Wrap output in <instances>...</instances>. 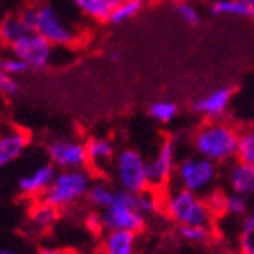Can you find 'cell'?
<instances>
[{
  "label": "cell",
  "mask_w": 254,
  "mask_h": 254,
  "mask_svg": "<svg viewBox=\"0 0 254 254\" xmlns=\"http://www.w3.org/2000/svg\"><path fill=\"white\" fill-rule=\"evenodd\" d=\"M47 158L59 171L84 169L89 164L87 144L76 139H52L47 142Z\"/></svg>",
  "instance_id": "6"
},
{
  "label": "cell",
  "mask_w": 254,
  "mask_h": 254,
  "mask_svg": "<svg viewBox=\"0 0 254 254\" xmlns=\"http://www.w3.org/2000/svg\"><path fill=\"white\" fill-rule=\"evenodd\" d=\"M238 140L240 131L237 128L217 119H210L195 130L192 137V148L201 157L210 158L215 164H224L237 157Z\"/></svg>",
  "instance_id": "1"
},
{
  "label": "cell",
  "mask_w": 254,
  "mask_h": 254,
  "mask_svg": "<svg viewBox=\"0 0 254 254\" xmlns=\"http://www.w3.org/2000/svg\"><path fill=\"white\" fill-rule=\"evenodd\" d=\"M228 185L231 192L242 195L254 194V164L244 160H237L228 171Z\"/></svg>",
  "instance_id": "15"
},
{
  "label": "cell",
  "mask_w": 254,
  "mask_h": 254,
  "mask_svg": "<svg viewBox=\"0 0 254 254\" xmlns=\"http://www.w3.org/2000/svg\"><path fill=\"white\" fill-rule=\"evenodd\" d=\"M38 254H73V253L68 249H59V247H45Z\"/></svg>",
  "instance_id": "35"
},
{
  "label": "cell",
  "mask_w": 254,
  "mask_h": 254,
  "mask_svg": "<svg viewBox=\"0 0 254 254\" xmlns=\"http://www.w3.org/2000/svg\"><path fill=\"white\" fill-rule=\"evenodd\" d=\"M148 112L155 121H158L162 125H167L171 121H174L176 116H178V105L174 102L160 100V102H155L153 105H149Z\"/></svg>",
  "instance_id": "23"
},
{
  "label": "cell",
  "mask_w": 254,
  "mask_h": 254,
  "mask_svg": "<svg viewBox=\"0 0 254 254\" xmlns=\"http://www.w3.org/2000/svg\"><path fill=\"white\" fill-rule=\"evenodd\" d=\"M178 235L190 244H203L210 238L212 231L208 226H178Z\"/></svg>",
  "instance_id": "27"
},
{
  "label": "cell",
  "mask_w": 254,
  "mask_h": 254,
  "mask_svg": "<svg viewBox=\"0 0 254 254\" xmlns=\"http://www.w3.org/2000/svg\"><path fill=\"white\" fill-rule=\"evenodd\" d=\"M164 210L178 226H212L213 212L201 194L187 189H176L164 201Z\"/></svg>",
  "instance_id": "2"
},
{
  "label": "cell",
  "mask_w": 254,
  "mask_h": 254,
  "mask_svg": "<svg viewBox=\"0 0 254 254\" xmlns=\"http://www.w3.org/2000/svg\"><path fill=\"white\" fill-rule=\"evenodd\" d=\"M231 96H233V91L229 87H217L215 91L204 94L199 100H195L194 110L208 119H219L226 114Z\"/></svg>",
  "instance_id": "13"
},
{
  "label": "cell",
  "mask_w": 254,
  "mask_h": 254,
  "mask_svg": "<svg viewBox=\"0 0 254 254\" xmlns=\"http://www.w3.org/2000/svg\"><path fill=\"white\" fill-rule=\"evenodd\" d=\"M102 247L103 254H137L135 233L125 231V229L105 231Z\"/></svg>",
  "instance_id": "16"
},
{
  "label": "cell",
  "mask_w": 254,
  "mask_h": 254,
  "mask_svg": "<svg viewBox=\"0 0 254 254\" xmlns=\"http://www.w3.org/2000/svg\"><path fill=\"white\" fill-rule=\"evenodd\" d=\"M27 32H30L25 27L23 20H21L20 14H7V16L2 20V25H0V38L4 45H13L16 39H20L21 36H25Z\"/></svg>",
  "instance_id": "19"
},
{
  "label": "cell",
  "mask_w": 254,
  "mask_h": 254,
  "mask_svg": "<svg viewBox=\"0 0 254 254\" xmlns=\"http://www.w3.org/2000/svg\"><path fill=\"white\" fill-rule=\"evenodd\" d=\"M213 14H222V16H254L249 5L244 0H215L212 4Z\"/></svg>",
  "instance_id": "21"
},
{
  "label": "cell",
  "mask_w": 254,
  "mask_h": 254,
  "mask_svg": "<svg viewBox=\"0 0 254 254\" xmlns=\"http://www.w3.org/2000/svg\"><path fill=\"white\" fill-rule=\"evenodd\" d=\"M142 9V0H125L123 4L118 5V7L112 9V14H110V23H125V21L131 20L133 16L140 13Z\"/></svg>",
  "instance_id": "24"
},
{
  "label": "cell",
  "mask_w": 254,
  "mask_h": 254,
  "mask_svg": "<svg viewBox=\"0 0 254 254\" xmlns=\"http://www.w3.org/2000/svg\"><path fill=\"white\" fill-rule=\"evenodd\" d=\"M176 14L182 18L189 25H197L201 21V14L194 4H190L189 0H178L176 2Z\"/></svg>",
  "instance_id": "29"
},
{
  "label": "cell",
  "mask_w": 254,
  "mask_h": 254,
  "mask_svg": "<svg viewBox=\"0 0 254 254\" xmlns=\"http://www.w3.org/2000/svg\"><path fill=\"white\" fill-rule=\"evenodd\" d=\"M20 91H21V85L16 76L7 75V73H0V93L4 94L5 98L18 96Z\"/></svg>",
  "instance_id": "31"
},
{
  "label": "cell",
  "mask_w": 254,
  "mask_h": 254,
  "mask_svg": "<svg viewBox=\"0 0 254 254\" xmlns=\"http://www.w3.org/2000/svg\"><path fill=\"white\" fill-rule=\"evenodd\" d=\"M85 144H87L89 164L96 171H105L109 169L110 165H114L118 153H116L112 139H109V137H93Z\"/></svg>",
  "instance_id": "14"
},
{
  "label": "cell",
  "mask_w": 254,
  "mask_h": 254,
  "mask_svg": "<svg viewBox=\"0 0 254 254\" xmlns=\"http://www.w3.org/2000/svg\"><path fill=\"white\" fill-rule=\"evenodd\" d=\"M102 224L105 231L112 229H125L131 233H139L146 224V215L139 210L130 206H110L100 212Z\"/></svg>",
  "instance_id": "10"
},
{
  "label": "cell",
  "mask_w": 254,
  "mask_h": 254,
  "mask_svg": "<svg viewBox=\"0 0 254 254\" xmlns=\"http://www.w3.org/2000/svg\"><path fill=\"white\" fill-rule=\"evenodd\" d=\"M52 45L48 39L43 38L39 32H27L20 39L9 45L11 54L23 59L30 66V69H43L50 64Z\"/></svg>",
  "instance_id": "7"
},
{
  "label": "cell",
  "mask_w": 254,
  "mask_h": 254,
  "mask_svg": "<svg viewBox=\"0 0 254 254\" xmlns=\"http://www.w3.org/2000/svg\"><path fill=\"white\" fill-rule=\"evenodd\" d=\"M105 2L110 5V7L114 9V7H118V5H121V4H123L125 0H105Z\"/></svg>",
  "instance_id": "36"
},
{
  "label": "cell",
  "mask_w": 254,
  "mask_h": 254,
  "mask_svg": "<svg viewBox=\"0 0 254 254\" xmlns=\"http://www.w3.org/2000/svg\"><path fill=\"white\" fill-rule=\"evenodd\" d=\"M174 176L182 189L192 190L195 194H206L208 190H212L217 180V164L201 155L185 157L178 162Z\"/></svg>",
  "instance_id": "5"
},
{
  "label": "cell",
  "mask_w": 254,
  "mask_h": 254,
  "mask_svg": "<svg viewBox=\"0 0 254 254\" xmlns=\"http://www.w3.org/2000/svg\"><path fill=\"white\" fill-rule=\"evenodd\" d=\"M57 219H59V208H55L47 201L36 203L29 212V222L39 231L52 228L57 222Z\"/></svg>",
  "instance_id": "17"
},
{
  "label": "cell",
  "mask_w": 254,
  "mask_h": 254,
  "mask_svg": "<svg viewBox=\"0 0 254 254\" xmlns=\"http://www.w3.org/2000/svg\"><path fill=\"white\" fill-rule=\"evenodd\" d=\"M244 2H246V4L249 5L251 11H253V14H254V0H244Z\"/></svg>",
  "instance_id": "38"
},
{
  "label": "cell",
  "mask_w": 254,
  "mask_h": 254,
  "mask_svg": "<svg viewBox=\"0 0 254 254\" xmlns=\"http://www.w3.org/2000/svg\"><path fill=\"white\" fill-rule=\"evenodd\" d=\"M29 69H30L29 64L13 54H11V57H2V61H0V71L7 73V75L20 76L25 71H29Z\"/></svg>",
  "instance_id": "28"
},
{
  "label": "cell",
  "mask_w": 254,
  "mask_h": 254,
  "mask_svg": "<svg viewBox=\"0 0 254 254\" xmlns=\"http://www.w3.org/2000/svg\"><path fill=\"white\" fill-rule=\"evenodd\" d=\"M206 203L210 206V210L213 212V215H220L226 212V194L220 190H213L206 195Z\"/></svg>",
  "instance_id": "32"
},
{
  "label": "cell",
  "mask_w": 254,
  "mask_h": 254,
  "mask_svg": "<svg viewBox=\"0 0 254 254\" xmlns=\"http://www.w3.org/2000/svg\"><path fill=\"white\" fill-rule=\"evenodd\" d=\"M118 190L119 187H112L107 182H93L91 190L87 194V199L93 206L100 208V210H107V208L114 206L116 199H118Z\"/></svg>",
  "instance_id": "18"
},
{
  "label": "cell",
  "mask_w": 254,
  "mask_h": 254,
  "mask_svg": "<svg viewBox=\"0 0 254 254\" xmlns=\"http://www.w3.org/2000/svg\"><path fill=\"white\" fill-rule=\"evenodd\" d=\"M91 185H93V180H91V174L85 171V167L84 169L57 171L54 183L43 194V201L63 210V208L76 204L78 201L87 197Z\"/></svg>",
  "instance_id": "3"
},
{
  "label": "cell",
  "mask_w": 254,
  "mask_h": 254,
  "mask_svg": "<svg viewBox=\"0 0 254 254\" xmlns=\"http://www.w3.org/2000/svg\"><path fill=\"white\" fill-rule=\"evenodd\" d=\"M237 158H238V160L251 162V164H254V127L240 131Z\"/></svg>",
  "instance_id": "26"
},
{
  "label": "cell",
  "mask_w": 254,
  "mask_h": 254,
  "mask_svg": "<svg viewBox=\"0 0 254 254\" xmlns=\"http://www.w3.org/2000/svg\"><path fill=\"white\" fill-rule=\"evenodd\" d=\"M57 167L48 164L38 165L34 171H30V174H25L18 180V192L25 197H36V195H43L50 189L54 183L55 174H57Z\"/></svg>",
  "instance_id": "11"
},
{
  "label": "cell",
  "mask_w": 254,
  "mask_h": 254,
  "mask_svg": "<svg viewBox=\"0 0 254 254\" xmlns=\"http://www.w3.org/2000/svg\"><path fill=\"white\" fill-rule=\"evenodd\" d=\"M176 144L174 140L165 139L158 148L157 155L148 162V176L153 187H164L176 174Z\"/></svg>",
  "instance_id": "9"
},
{
  "label": "cell",
  "mask_w": 254,
  "mask_h": 254,
  "mask_svg": "<svg viewBox=\"0 0 254 254\" xmlns=\"http://www.w3.org/2000/svg\"><path fill=\"white\" fill-rule=\"evenodd\" d=\"M238 251L240 254H254V212L247 213L242 220L238 235Z\"/></svg>",
  "instance_id": "22"
},
{
  "label": "cell",
  "mask_w": 254,
  "mask_h": 254,
  "mask_svg": "<svg viewBox=\"0 0 254 254\" xmlns=\"http://www.w3.org/2000/svg\"><path fill=\"white\" fill-rule=\"evenodd\" d=\"M36 32L55 47H68L75 43V30L66 25L54 7L50 5H39L38 7V27Z\"/></svg>",
  "instance_id": "8"
},
{
  "label": "cell",
  "mask_w": 254,
  "mask_h": 254,
  "mask_svg": "<svg viewBox=\"0 0 254 254\" xmlns=\"http://www.w3.org/2000/svg\"><path fill=\"white\" fill-rule=\"evenodd\" d=\"M114 180L119 189H125L133 194L149 190V176H148V162L137 149L125 148L116 155L114 165Z\"/></svg>",
  "instance_id": "4"
},
{
  "label": "cell",
  "mask_w": 254,
  "mask_h": 254,
  "mask_svg": "<svg viewBox=\"0 0 254 254\" xmlns=\"http://www.w3.org/2000/svg\"><path fill=\"white\" fill-rule=\"evenodd\" d=\"M231 217H246L249 213V197L247 195L237 194H226V212Z\"/></svg>",
  "instance_id": "25"
},
{
  "label": "cell",
  "mask_w": 254,
  "mask_h": 254,
  "mask_svg": "<svg viewBox=\"0 0 254 254\" xmlns=\"http://www.w3.org/2000/svg\"><path fill=\"white\" fill-rule=\"evenodd\" d=\"M137 210L144 215H151L158 210V197L153 192L144 190L140 192L139 197H137Z\"/></svg>",
  "instance_id": "30"
},
{
  "label": "cell",
  "mask_w": 254,
  "mask_h": 254,
  "mask_svg": "<svg viewBox=\"0 0 254 254\" xmlns=\"http://www.w3.org/2000/svg\"><path fill=\"white\" fill-rule=\"evenodd\" d=\"M25 23V27L30 30V32H36V27H38V7H25L21 9L18 13Z\"/></svg>",
  "instance_id": "33"
},
{
  "label": "cell",
  "mask_w": 254,
  "mask_h": 254,
  "mask_svg": "<svg viewBox=\"0 0 254 254\" xmlns=\"http://www.w3.org/2000/svg\"><path fill=\"white\" fill-rule=\"evenodd\" d=\"M82 13L96 21H109L112 14V7L105 0H71Z\"/></svg>",
  "instance_id": "20"
},
{
  "label": "cell",
  "mask_w": 254,
  "mask_h": 254,
  "mask_svg": "<svg viewBox=\"0 0 254 254\" xmlns=\"http://www.w3.org/2000/svg\"><path fill=\"white\" fill-rule=\"evenodd\" d=\"M112 61H119V52L118 50L112 52Z\"/></svg>",
  "instance_id": "39"
},
{
  "label": "cell",
  "mask_w": 254,
  "mask_h": 254,
  "mask_svg": "<svg viewBox=\"0 0 254 254\" xmlns=\"http://www.w3.org/2000/svg\"><path fill=\"white\" fill-rule=\"evenodd\" d=\"M0 254H21L20 251H14V249H2Z\"/></svg>",
  "instance_id": "37"
},
{
  "label": "cell",
  "mask_w": 254,
  "mask_h": 254,
  "mask_svg": "<svg viewBox=\"0 0 254 254\" xmlns=\"http://www.w3.org/2000/svg\"><path fill=\"white\" fill-rule=\"evenodd\" d=\"M85 228L98 233V231H102L103 224H102V215L100 213H89V215L85 217Z\"/></svg>",
  "instance_id": "34"
},
{
  "label": "cell",
  "mask_w": 254,
  "mask_h": 254,
  "mask_svg": "<svg viewBox=\"0 0 254 254\" xmlns=\"http://www.w3.org/2000/svg\"><path fill=\"white\" fill-rule=\"evenodd\" d=\"M29 131L23 128L14 127L4 131L0 137V165L5 167V165L18 160L29 146Z\"/></svg>",
  "instance_id": "12"
}]
</instances>
